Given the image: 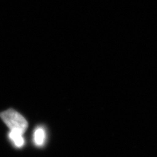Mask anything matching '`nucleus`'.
Instances as JSON below:
<instances>
[{"mask_svg": "<svg viewBox=\"0 0 157 157\" xmlns=\"http://www.w3.org/2000/svg\"><path fill=\"white\" fill-rule=\"evenodd\" d=\"M0 117L11 130L17 131L21 134H23L28 127L26 120L13 109H8L1 113Z\"/></svg>", "mask_w": 157, "mask_h": 157, "instance_id": "1", "label": "nucleus"}, {"mask_svg": "<svg viewBox=\"0 0 157 157\" xmlns=\"http://www.w3.org/2000/svg\"><path fill=\"white\" fill-rule=\"evenodd\" d=\"M10 137L14 142L15 145L17 147H21L24 143V140H23L22 137V134L21 132H17V131L11 130V132H10Z\"/></svg>", "mask_w": 157, "mask_h": 157, "instance_id": "2", "label": "nucleus"}, {"mask_svg": "<svg viewBox=\"0 0 157 157\" xmlns=\"http://www.w3.org/2000/svg\"><path fill=\"white\" fill-rule=\"evenodd\" d=\"M45 138L44 130L42 127H38L34 132V141L37 146H42Z\"/></svg>", "mask_w": 157, "mask_h": 157, "instance_id": "3", "label": "nucleus"}]
</instances>
